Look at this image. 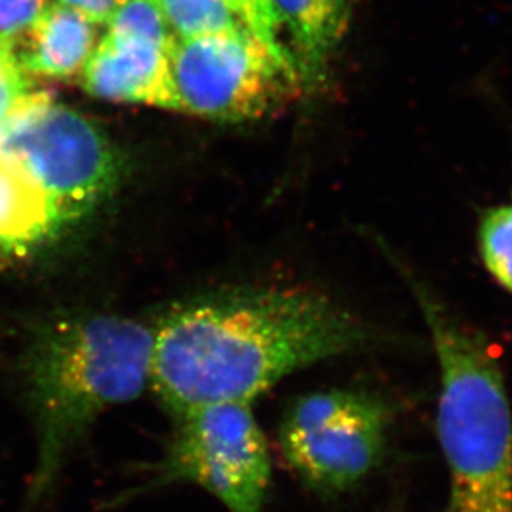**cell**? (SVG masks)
<instances>
[{
    "label": "cell",
    "instance_id": "8992f818",
    "mask_svg": "<svg viewBox=\"0 0 512 512\" xmlns=\"http://www.w3.org/2000/svg\"><path fill=\"white\" fill-rule=\"evenodd\" d=\"M391 409L378 394L325 389L286 409L278 444L296 481L321 498L360 486L383 461Z\"/></svg>",
    "mask_w": 512,
    "mask_h": 512
},
{
    "label": "cell",
    "instance_id": "5bb4252c",
    "mask_svg": "<svg viewBox=\"0 0 512 512\" xmlns=\"http://www.w3.org/2000/svg\"><path fill=\"white\" fill-rule=\"evenodd\" d=\"M107 27L110 34L148 40L168 52L177 42L168 24L162 0H124Z\"/></svg>",
    "mask_w": 512,
    "mask_h": 512
},
{
    "label": "cell",
    "instance_id": "7a4b0ae2",
    "mask_svg": "<svg viewBox=\"0 0 512 512\" xmlns=\"http://www.w3.org/2000/svg\"><path fill=\"white\" fill-rule=\"evenodd\" d=\"M401 268L428 328L439 370V444L448 468L446 512H512V408L493 346Z\"/></svg>",
    "mask_w": 512,
    "mask_h": 512
},
{
    "label": "cell",
    "instance_id": "ac0fdd59",
    "mask_svg": "<svg viewBox=\"0 0 512 512\" xmlns=\"http://www.w3.org/2000/svg\"><path fill=\"white\" fill-rule=\"evenodd\" d=\"M97 25H107L124 0H57Z\"/></svg>",
    "mask_w": 512,
    "mask_h": 512
},
{
    "label": "cell",
    "instance_id": "8fae6325",
    "mask_svg": "<svg viewBox=\"0 0 512 512\" xmlns=\"http://www.w3.org/2000/svg\"><path fill=\"white\" fill-rule=\"evenodd\" d=\"M59 225L44 193L19 168L0 157V253L25 250Z\"/></svg>",
    "mask_w": 512,
    "mask_h": 512
},
{
    "label": "cell",
    "instance_id": "3957f363",
    "mask_svg": "<svg viewBox=\"0 0 512 512\" xmlns=\"http://www.w3.org/2000/svg\"><path fill=\"white\" fill-rule=\"evenodd\" d=\"M155 328L124 316H85L50 333L32 373L39 453L20 512L49 498L69 454L110 409L152 383Z\"/></svg>",
    "mask_w": 512,
    "mask_h": 512
},
{
    "label": "cell",
    "instance_id": "7c38bea8",
    "mask_svg": "<svg viewBox=\"0 0 512 512\" xmlns=\"http://www.w3.org/2000/svg\"><path fill=\"white\" fill-rule=\"evenodd\" d=\"M162 5L177 40L250 32L227 0H162Z\"/></svg>",
    "mask_w": 512,
    "mask_h": 512
},
{
    "label": "cell",
    "instance_id": "30bf717a",
    "mask_svg": "<svg viewBox=\"0 0 512 512\" xmlns=\"http://www.w3.org/2000/svg\"><path fill=\"white\" fill-rule=\"evenodd\" d=\"M97 30L69 7L47 5L29 32L14 45L20 69L30 79H72L84 70L95 49Z\"/></svg>",
    "mask_w": 512,
    "mask_h": 512
},
{
    "label": "cell",
    "instance_id": "4fadbf2b",
    "mask_svg": "<svg viewBox=\"0 0 512 512\" xmlns=\"http://www.w3.org/2000/svg\"><path fill=\"white\" fill-rule=\"evenodd\" d=\"M478 247L484 268L512 295V205H498L483 213Z\"/></svg>",
    "mask_w": 512,
    "mask_h": 512
},
{
    "label": "cell",
    "instance_id": "5b68a950",
    "mask_svg": "<svg viewBox=\"0 0 512 512\" xmlns=\"http://www.w3.org/2000/svg\"><path fill=\"white\" fill-rule=\"evenodd\" d=\"M162 458L125 498L168 486H193L227 512H263L273 483V459L252 403H213L175 418Z\"/></svg>",
    "mask_w": 512,
    "mask_h": 512
},
{
    "label": "cell",
    "instance_id": "e0dca14e",
    "mask_svg": "<svg viewBox=\"0 0 512 512\" xmlns=\"http://www.w3.org/2000/svg\"><path fill=\"white\" fill-rule=\"evenodd\" d=\"M34 80L20 69L10 50L0 49V125L9 117L15 105L32 92Z\"/></svg>",
    "mask_w": 512,
    "mask_h": 512
},
{
    "label": "cell",
    "instance_id": "ba28073f",
    "mask_svg": "<svg viewBox=\"0 0 512 512\" xmlns=\"http://www.w3.org/2000/svg\"><path fill=\"white\" fill-rule=\"evenodd\" d=\"M80 75L97 99L180 112L168 50L148 40L107 32Z\"/></svg>",
    "mask_w": 512,
    "mask_h": 512
},
{
    "label": "cell",
    "instance_id": "9c48e42d",
    "mask_svg": "<svg viewBox=\"0 0 512 512\" xmlns=\"http://www.w3.org/2000/svg\"><path fill=\"white\" fill-rule=\"evenodd\" d=\"M271 5L306 92L320 89L350 27L353 0H271Z\"/></svg>",
    "mask_w": 512,
    "mask_h": 512
},
{
    "label": "cell",
    "instance_id": "277c9868",
    "mask_svg": "<svg viewBox=\"0 0 512 512\" xmlns=\"http://www.w3.org/2000/svg\"><path fill=\"white\" fill-rule=\"evenodd\" d=\"M0 157L44 193L60 223L109 197L124 167L104 128L42 90L25 95L0 125Z\"/></svg>",
    "mask_w": 512,
    "mask_h": 512
},
{
    "label": "cell",
    "instance_id": "2e32d148",
    "mask_svg": "<svg viewBox=\"0 0 512 512\" xmlns=\"http://www.w3.org/2000/svg\"><path fill=\"white\" fill-rule=\"evenodd\" d=\"M47 4V0H0V49L12 52Z\"/></svg>",
    "mask_w": 512,
    "mask_h": 512
},
{
    "label": "cell",
    "instance_id": "52a82bcc",
    "mask_svg": "<svg viewBox=\"0 0 512 512\" xmlns=\"http://www.w3.org/2000/svg\"><path fill=\"white\" fill-rule=\"evenodd\" d=\"M168 60L180 112L203 119H261L306 92L295 67L250 32L177 40Z\"/></svg>",
    "mask_w": 512,
    "mask_h": 512
},
{
    "label": "cell",
    "instance_id": "9a60e30c",
    "mask_svg": "<svg viewBox=\"0 0 512 512\" xmlns=\"http://www.w3.org/2000/svg\"><path fill=\"white\" fill-rule=\"evenodd\" d=\"M227 4L237 14L238 19L242 20L243 25L270 50L271 54L275 55L276 59L295 67L278 35L280 25L271 0H227Z\"/></svg>",
    "mask_w": 512,
    "mask_h": 512
},
{
    "label": "cell",
    "instance_id": "6da1fadb",
    "mask_svg": "<svg viewBox=\"0 0 512 512\" xmlns=\"http://www.w3.org/2000/svg\"><path fill=\"white\" fill-rule=\"evenodd\" d=\"M378 338L315 291L276 288L198 301L155 328L150 384L175 418L205 404H253L291 373Z\"/></svg>",
    "mask_w": 512,
    "mask_h": 512
}]
</instances>
